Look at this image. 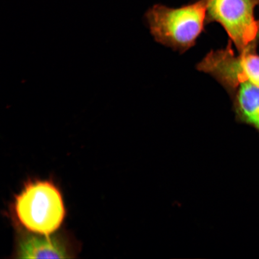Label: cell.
<instances>
[{"label":"cell","mask_w":259,"mask_h":259,"mask_svg":"<svg viewBox=\"0 0 259 259\" xmlns=\"http://www.w3.org/2000/svg\"><path fill=\"white\" fill-rule=\"evenodd\" d=\"M14 210L22 226L40 235L56 231L66 215L59 190L48 181L28 183L16 197Z\"/></svg>","instance_id":"2"},{"label":"cell","mask_w":259,"mask_h":259,"mask_svg":"<svg viewBox=\"0 0 259 259\" xmlns=\"http://www.w3.org/2000/svg\"><path fill=\"white\" fill-rule=\"evenodd\" d=\"M239 53L235 54L229 43L225 49L210 51L197 69L214 77L229 92L244 82L259 87V56L254 50Z\"/></svg>","instance_id":"4"},{"label":"cell","mask_w":259,"mask_h":259,"mask_svg":"<svg viewBox=\"0 0 259 259\" xmlns=\"http://www.w3.org/2000/svg\"><path fill=\"white\" fill-rule=\"evenodd\" d=\"M145 17L155 40L185 51L196 44L208 21L206 0H197L177 8L154 5Z\"/></svg>","instance_id":"1"},{"label":"cell","mask_w":259,"mask_h":259,"mask_svg":"<svg viewBox=\"0 0 259 259\" xmlns=\"http://www.w3.org/2000/svg\"><path fill=\"white\" fill-rule=\"evenodd\" d=\"M19 258H66L67 252L63 244L56 239L47 236L28 235L19 244Z\"/></svg>","instance_id":"6"},{"label":"cell","mask_w":259,"mask_h":259,"mask_svg":"<svg viewBox=\"0 0 259 259\" xmlns=\"http://www.w3.org/2000/svg\"><path fill=\"white\" fill-rule=\"evenodd\" d=\"M208 21L222 26L239 53L254 50L259 37L255 18L259 0H206Z\"/></svg>","instance_id":"3"},{"label":"cell","mask_w":259,"mask_h":259,"mask_svg":"<svg viewBox=\"0 0 259 259\" xmlns=\"http://www.w3.org/2000/svg\"><path fill=\"white\" fill-rule=\"evenodd\" d=\"M236 118L259 133V87L244 82L231 92Z\"/></svg>","instance_id":"5"}]
</instances>
